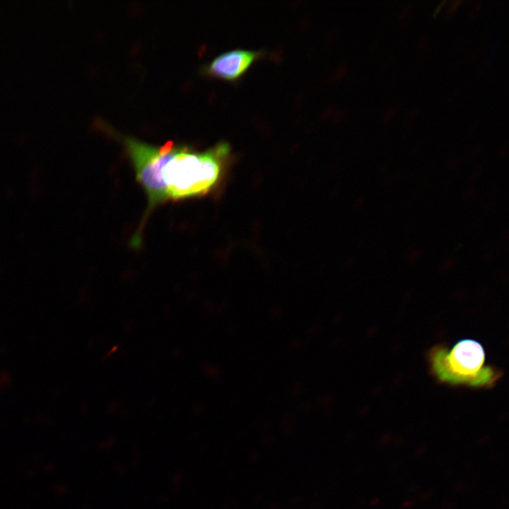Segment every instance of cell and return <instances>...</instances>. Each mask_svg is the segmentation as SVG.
Listing matches in <instances>:
<instances>
[{"label": "cell", "mask_w": 509, "mask_h": 509, "mask_svg": "<svg viewBox=\"0 0 509 509\" xmlns=\"http://www.w3.org/2000/svg\"><path fill=\"white\" fill-rule=\"evenodd\" d=\"M148 199V209L168 201L204 197L221 183L233 159L226 141L197 151L168 141L153 146L131 137H122Z\"/></svg>", "instance_id": "cell-1"}, {"label": "cell", "mask_w": 509, "mask_h": 509, "mask_svg": "<svg viewBox=\"0 0 509 509\" xmlns=\"http://www.w3.org/2000/svg\"><path fill=\"white\" fill-rule=\"evenodd\" d=\"M421 256V251L417 249L412 250L407 256L408 261L410 262H416Z\"/></svg>", "instance_id": "cell-5"}, {"label": "cell", "mask_w": 509, "mask_h": 509, "mask_svg": "<svg viewBox=\"0 0 509 509\" xmlns=\"http://www.w3.org/2000/svg\"><path fill=\"white\" fill-rule=\"evenodd\" d=\"M264 54V52L262 50H230L217 56L206 64L203 72L213 78L229 81H237L255 61Z\"/></svg>", "instance_id": "cell-3"}, {"label": "cell", "mask_w": 509, "mask_h": 509, "mask_svg": "<svg viewBox=\"0 0 509 509\" xmlns=\"http://www.w3.org/2000/svg\"><path fill=\"white\" fill-rule=\"evenodd\" d=\"M457 263V259L454 257H450L446 259L441 264L443 269H449L455 266Z\"/></svg>", "instance_id": "cell-4"}, {"label": "cell", "mask_w": 509, "mask_h": 509, "mask_svg": "<svg viewBox=\"0 0 509 509\" xmlns=\"http://www.w3.org/2000/svg\"><path fill=\"white\" fill-rule=\"evenodd\" d=\"M461 2H462L461 1H454V2L451 4L450 7L449 8L448 14H449V15L452 14V13L457 10V7L459 6V4H460Z\"/></svg>", "instance_id": "cell-6"}, {"label": "cell", "mask_w": 509, "mask_h": 509, "mask_svg": "<svg viewBox=\"0 0 509 509\" xmlns=\"http://www.w3.org/2000/svg\"><path fill=\"white\" fill-rule=\"evenodd\" d=\"M445 1H443V2L442 3V4H440V5L439 6V7L435 11L434 15H433L434 16L438 14V12L440 11V10L442 8L443 4H445Z\"/></svg>", "instance_id": "cell-7"}, {"label": "cell", "mask_w": 509, "mask_h": 509, "mask_svg": "<svg viewBox=\"0 0 509 509\" xmlns=\"http://www.w3.org/2000/svg\"><path fill=\"white\" fill-rule=\"evenodd\" d=\"M440 362L433 360V369L443 380L457 384L490 385L495 373L490 368L483 367L485 353L482 346L473 339H462L454 345L445 356L438 351L432 356Z\"/></svg>", "instance_id": "cell-2"}]
</instances>
